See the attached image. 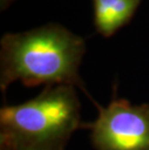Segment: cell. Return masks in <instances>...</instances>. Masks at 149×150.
Here are the masks:
<instances>
[{
	"instance_id": "6da1fadb",
	"label": "cell",
	"mask_w": 149,
	"mask_h": 150,
	"mask_svg": "<svg viewBox=\"0 0 149 150\" xmlns=\"http://www.w3.org/2000/svg\"><path fill=\"white\" fill-rule=\"evenodd\" d=\"M84 52V40L58 24L5 34L0 52L1 91L5 93L15 81L27 87L71 85L81 89L97 106L78 72Z\"/></svg>"
},
{
	"instance_id": "7a4b0ae2",
	"label": "cell",
	"mask_w": 149,
	"mask_h": 150,
	"mask_svg": "<svg viewBox=\"0 0 149 150\" xmlns=\"http://www.w3.org/2000/svg\"><path fill=\"white\" fill-rule=\"evenodd\" d=\"M81 128V103L75 86H46L25 103L1 108L0 148L65 150Z\"/></svg>"
},
{
	"instance_id": "3957f363",
	"label": "cell",
	"mask_w": 149,
	"mask_h": 150,
	"mask_svg": "<svg viewBox=\"0 0 149 150\" xmlns=\"http://www.w3.org/2000/svg\"><path fill=\"white\" fill-rule=\"evenodd\" d=\"M116 88L106 108L96 106V120L82 128L90 130L95 150H149V104L132 105L117 97Z\"/></svg>"
},
{
	"instance_id": "277c9868",
	"label": "cell",
	"mask_w": 149,
	"mask_h": 150,
	"mask_svg": "<svg viewBox=\"0 0 149 150\" xmlns=\"http://www.w3.org/2000/svg\"><path fill=\"white\" fill-rule=\"evenodd\" d=\"M139 0H94L95 25L100 34L110 37L126 24Z\"/></svg>"
},
{
	"instance_id": "5b68a950",
	"label": "cell",
	"mask_w": 149,
	"mask_h": 150,
	"mask_svg": "<svg viewBox=\"0 0 149 150\" xmlns=\"http://www.w3.org/2000/svg\"><path fill=\"white\" fill-rule=\"evenodd\" d=\"M0 2H1V9H3V8L6 7V5L8 4L9 0H0Z\"/></svg>"
},
{
	"instance_id": "8992f818",
	"label": "cell",
	"mask_w": 149,
	"mask_h": 150,
	"mask_svg": "<svg viewBox=\"0 0 149 150\" xmlns=\"http://www.w3.org/2000/svg\"><path fill=\"white\" fill-rule=\"evenodd\" d=\"M0 150H8V149H5V148H0Z\"/></svg>"
}]
</instances>
